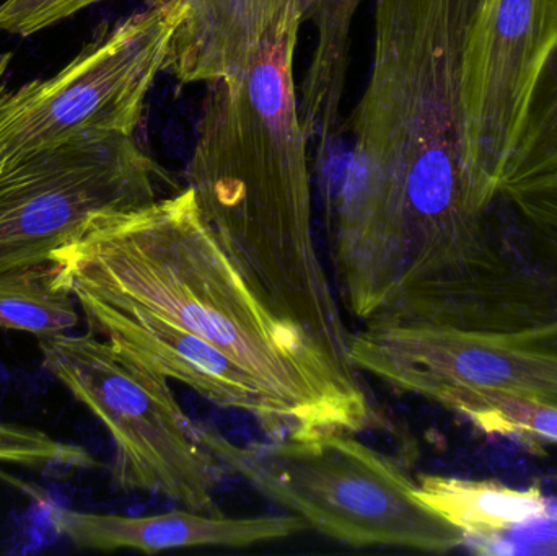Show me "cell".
Instances as JSON below:
<instances>
[{
	"label": "cell",
	"mask_w": 557,
	"mask_h": 556,
	"mask_svg": "<svg viewBox=\"0 0 557 556\" xmlns=\"http://www.w3.org/2000/svg\"><path fill=\"white\" fill-rule=\"evenodd\" d=\"M476 0H375L369 84L350 116L352 152L326 199L341 306L362 325L471 329L520 271L463 150L461 69Z\"/></svg>",
	"instance_id": "cell-1"
},
{
	"label": "cell",
	"mask_w": 557,
	"mask_h": 556,
	"mask_svg": "<svg viewBox=\"0 0 557 556\" xmlns=\"http://www.w3.org/2000/svg\"><path fill=\"white\" fill-rule=\"evenodd\" d=\"M78 307L139 310L221 349L247 369L290 421L294 437L362 433L372 424L359 378L337 369L274 316L206 224L189 186L98 219L51 261Z\"/></svg>",
	"instance_id": "cell-2"
},
{
	"label": "cell",
	"mask_w": 557,
	"mask_h": 556,
	"mask_svg": "<svg viewBox=\"0 0 557 556\" xmlns=\"http://www.w3.org/2000/svg\"><path fill=\"white\" fill-rule=\"evenodd\" d=\"M304 2L288 0L242 77L209 84L188 186L258 299L350 378V336L313 232L308 137L294 59Z\"/></svg>",
	"instance_id": "cell-3"
},
{
	"label": "cell",
	"mask_w": 557,
	"mask_h": 556,
	"mask_svg": "<svg viewBox=\"0 0 557 556\" xmlns=\"http://www.w3.org/2000/svg\"><path fill=\"white\" fill-rule=\"evenodd\" d=\"M199 434L225 473L347 547L448 554L467 544L460 529L416 496L418 483L396 460L354 433L251 444L214 428L199 427Z\"/></svg>",
	"instance_id": "cell-4"
},
{
	"label": "cell",
	"mask_w": 557,
	"mask_h": 556,
	"mask_svg": "<svg viewBox=\"0 0 557 556\" xmlns=\"http://www.w3.org/2000/svg\"><path fill=\"white\" fill-rule=\"evenodd\" d=\"M38 346L46 371L107 428L117 490L222 515L218 490L227 473L178 404L170 379L91 333L46 336Z\"/></svg>",
	"instance_id": "cell-5"
},
{
	"label": "cell",
	"mask_w": 557,
	"mask_h": 556,
	"mask_svg": "<svg viewBox=\"0 0 557 556\" xmlns=\"http://www.w3.org/2000/svg\"><path fill=\"white\" fill-rule=\"evenodd\" d=\"M183 13V0H153L101 29L51 77L12 90L0 62V175L75 137H134L150 90L166 72Z\"/></svg>",
	"instance_id": "cell-6"
},
{
	"label": "cell",
	"mask_w": 557,
	"mask_h": 556,
	"mask_svg": "<svg viewBox=\"0 0 557 556\" xmlns=\"http://www.w3.org/2000/svg\"><path fill=\"white\" fill-rule=\"evenodd\" d=\"M180 191L131 136L87 134L0 175V273L51 263L114 212Z\"/></svg>",
	"instance_id": "cell-7"
},
{
	"label": "cell",
	"mask_w": 557,
	"mask_h": 556,
	"mask_svg": "<svg viewBox=\"0 0 557 556\" xmlns=\"http://www.w3.org/2000/svg\"><path fill=\"white\" fill-rule=\"evenodd\" d=\"M350 362L399 395L454 411L503 394L557 408V317L519 330L376 323L350 336Z\"/></svg>",
	"instance_id": "cell-8"
},
{
	"label": "cell",
	"mask_w": 557,
	"mask_h": 556,
	"mask_svg": "<svg viewBox=\"0 0 557 556\" xmlns=\"http://www.w3.org/2000/svg\"><path fill=\"white\" fill-rule=\"evenodd\" d=\"M556 51L557 0H476L461 69L463 150L490 208Z\"/></svg>",
	"instance_id": "cell-9"
},
{
	"label": "cell",
	"mask_w": 557,
	"mask_h": 556,
	"mask_svg": "<svg viewBox=\"0 0 557 556\" xmlns=\"http://www.w3.org/2000/svg\"><path fill=\"white\" fill-rule=\"evenodd\" d=\"M54 531L75 547L88 551H136L143 554L178 548H244L284 541L307 531L297 516H260L234 519L227 516L175 509L162 515L120 516L49 509Z\"/></svg>",
	"instance_id": "cell-10"
},
{
	"label": "cell",
	"mask_w": 557,
	"mask_h": 556,
	"mask_svg": "<svg viewBox=\"0 0 557 556\" xmlns=\"http://www.w3.org/2000/svg\"><path fill=\"white\" fill-rule=\"evenodd\" d=\"M288 0H183L166 72L182 85L242 77Z\"/></svg>",
	"instance_id": "cell-11"
},
{
	"label": "cell",
	"mask_w": 557,
	"mask_h": 556,
	"mask_svg": "<svg viewBox=\"0 0 557 556\" xmlns=\"http://www.w3.org/2000/svg\"><path fill=\"white\" fill-rule=\"evenodd\" d=\"M304 20L317 39L300 85V114L314 156L323 159L339 129L341 103L349 71L350 29L363 0H301Z\"/></svg>",
	"instance_id": "cell-12"
},
{
	"label": "cell",
	"mask_w": 557,
	"mask_h": 556,
	"mask_svg": "<svg viewBox=\"0 0 557 556\" xmlns=\"http://www.w3.org/2000/svg\"><path fill=\"white\" fill-rule=\"evenodd\" d=\"M416 496L463 532L468 541L496 544L519 526L548 515L539 486L512 489L494 480L419 475Z\"/></svg>",
	"instance_id": "cell-13"
},
{
	"label": "cell",
	"mask_w": 557,
	"mask_h": 556,
	"mask_svg": "<svg viewBox=\"0 0 557 556\" xmlns=\"http://www.w3.org/2000/svg\"><path fill=\"white\" fill-rule=\"evenodd\" d=\"M78 322L77 302L55 284L51 263L0 273V329L46 338Z\"/></svg>",
	"instance_id": "cell-14"
},
{
	"label": "cell",
	"mask_w": 557,
	"mask_h": 556,
	"mask_svg": "<svg viewBox=\"0 0 557 556\" xmlns=\"http://www.w3.org/2000/svg\"><path fill=\"white\" fill-rule=\"evenodd\" d=\"M557 169V51L536 88L525 129L504 172V183ZM499 186V189H500Z\"/></svg>",
	"instance_id": "cell-15"
},
{
	"label": "cell",
	"mask_w": 557,
	"mask_h": 556,
	"mask_svg": "<svg viewBox=\"0 0 557 556\" xmlns=\"http://www.w3.org/2000/svg\"><path fill=\"white\" fill-rule=\"evenodd\" d=\"M454 411L490 434L557 443V408L509 395L478 394L461 400Z\"/></svg>",
	"instance_id": "cell-16"
},
{
	"label": "cell",
	"mask_w": 557,
	"mask_h": 556,
	"mask_svg": "<svg viewBox=\"0 0 557 556\" xmlns=\"http://www.w3.org/2000/svg\"><path fill=\"white\" fill-rule=\"evenodd\" d=\"M0 466L49 473L94 469L98 462L77 444L55 440L36 428L0 421Z\"/></svg>",
	"instance_id": "cell-17"
},
{
	"label": "cell",
	"mask_w": 557,
	"mask_h": 556,
	"mask_svg": "<svg viewBox=\"0 0 557 556\" xmlns=\"http://www.w3.org/2000/svg\"><path fill=\"white\" fill-rule=\"evenodd\" d=\"M499 201L557 257V169L504 183Z\"/></svg>",
	"instance_id": "cell-18"
},
{
	"label": "cell",
	"mask_w": 557,
	"mask_h": 556,
	"mask_svg": "<svg viewBox=\"0 0 557 556\" xmlns=\"http://www.w3.org/2000/svg\"><path fill=\"white\" fill-rule=\"evenodd\" d=\"M104 0H3L0 32L28 38Z\"/></svg>",
	"instance_id": "cell-19"
}]
</instances>
